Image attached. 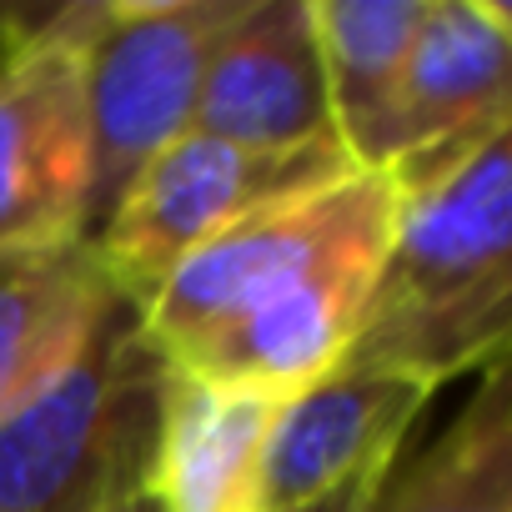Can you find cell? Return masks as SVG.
<instances>
[{"instance_id":"6da1fadb","label":"cell","mask_w":512,"mask_h":512,"mask_svg":"<svg viewBox=\"0 0 512 512\" xmlns=\"http://www.w3.org/2000/svg\"><path fill=\"white\" fill-rule=\"evenodd\" d=\"M512 367V126L402 196L362 332L337 372L442 387Z\"/></svg>"},{"instance_id":"7a4b0ae2","label":"cell","mask_w":512,"mask_h":512,"mask_svg":"<svg viewBox=\"0 0 512 512\" xmlns=\"http://www.w3.org/2000/svg\"><path fill=\"white\" fill-rule=\"evenodd\" d=\"M402 191L387 171L352 166L337 181L256 206L166 277L136 312L141 342L171 367L226 322L302 292L347 267H382L397 231Z\"/></svg>"},{"instance_id":"3957f363","label":"cell","mask_w":512,"mask_h":512,"mask_svg":"<svg viewBox=\"0 0 512 512\" xmlns=\"http://www.w3.org/2000/svg\"><path fill=\"white\" fill-rule=\"evenodd\" d=\"M161 382L136 312L116 317L56 387L0 417V512H96L141 492Z\"/></svg>"},{"instance_id":"277c9868","label":"cell","mask_w":512,"mask_h":512,"mask_svg":"<svg viewBox=\"0 0 512 512\" xmlns=\"http://www.w3.org/2000/svg\"><path fill=\"white\" fill-rule=\"evenodd\" d=\"M251 0H111L86 31L91 236L126 181L196 121L206 71Z\"/></svg>"},{"instance_id":"5b68a950","label":"cell","mask_w":512,"mask_h":512,"mask_svg":"<svg viewBox=\"0 0 512 512\" xmlns=\"http://www.w3.org/2000/svg\"><path fill=\"white\" fill-rule=\"evenodd\" d=\"M352 166L357 161L337 141L302 151H251L186 131L126 181V191L91 236L96 262L111 277L116 297L141 312L166 287V277L211 236L251 216L256 206L337 181Z\"/></svg>"},{"instance_id":"8992f818","label":"cell","mask_w":512,"mask_h":512,"mask_svg":"<svg viewBox=\"0 0 512 512\" xmlns=\"http://www.w3.org/2000/svg\"><path fill=\"white\" fill-rule=\"evenodd\" d=\"M91 16L56 6L0 46V251L91 241Z\"/></svg>"},{"instance_id":"52a82bcc","label":"cell","mask_w":512,"mask_h":512,"mask_svg":"<svg viewBox=\"0 0 512 512\" xmlns=\"http://www.w3.org/2000/svg\"><path fill=\"white\" fill-rule=\"evenodd\" d=\"M512 126V41L482 0H432L407 56L367 171H387L402 196L442 181Z\"/></svg>"},{"instance_id":"ba28073f","label":"cell","mask_w":512,"mask_h":512,"mask_svg":"<svg viewBox=\"0 0 512 512\" xmlns=\"http://www.w3.org/2000/svg\"><path fill=\"white\" fill-rule=\"evenodd\" d=\"M191 131L251 151L337 141L312 0H251L206 71Z\"/></svg>"},{"instance_id":"9c48e42d","label":"cell","mask_w":512,"mask_h":512,"mask_svg":"<svg viewBox=\"0 0 512 512\" xmlns=\"http://www.w3.org/2000/svg\"><path fill=\"white\" fill-rule=\"evenodd\" d=\"M432 387L387 372H332L292 397L267 437V512H302L367 472L397 467L402 437L422 417Z\"/></svg>"},{"instance_id":"30bf717a","label":"cell","mask_w":512,"mask_h":512,"mask_svg":"<svg viewBox=\"0 0 512 512\" xmlns=\"http://www.w3.org/2000/svg\"><path fill=\"white\" fill-rule=\"evenodd\" d=\"M277 412L282 402L262 392L166 372L141 497L156 512H267L262 462Z\"/></svg>"},{"instance_id":"8fae6325","label":"cell","mask_w":512,"mask_h":512,"mask_svg":"<svg viewBox=\"0 0 512 512\" xmlns=\"http://www.w3.org/2000/svg\"><path fill=\"white\" fill-rule=\"evenodd\" d=\"M96 246L0 251V417L56 387L121 317ZM131 312V307H126Z\"/></svg>"},{"instance_id":"7c38bea8","label":"cell","mask_w":512,"mask_h":512,"mask_svg":"<svg viewBox=\"0 0 512 512\" xmlns=\"http://www.w3.org/2000/svg\"><path fill=\"white\" fill-rule=\"evenodd\" d=\"M427 11L432 0H312L337 141L362 171Z\"/></svg>"},{"instance_id":"4fadbf2b","label":"cell","mask_w":512,"mask_h":512,"mask_svg":"<svg viewBox=\"0 0 512 512\" xmlns=\"http://www.w3.org/2000/svg\"><path fill=\"white\" fill-rule=\"evenodd\" d=\"M377 512H512V367L487 372L462 417L387 477Z\"/></svg>"},{"instance_id":"5bb4252c","label":"cell","mask_w":512,"mask_h":512,"mask_svg":"<svg viewBox=\"0 0 512 512\" xmlns=\"http://www.w3.org/2000/svg\"><path fill=\"white\" fill-rule=\"evenodd\" d=\"M387 477H392V467L387 472H367V477L347 482L342 492H332V497H322V502H312L302 512H377V497H382Z\"/></svg>"},{"instance_id":"9a60e30c","label":"cell","mask_w":512,"mask_h":512,"mask_svg":"<svg viewBox=\"0 0 512 512\" xmlns=\"http://www.w3.org/2000/svg\"><path fill=\"white\" fill-rule=\"evenodd\" d=\"M482 11L492 16V26L512 41V0H482Z\"/></svg>"},{"instance_id":"2e32d148","label":"cell","mask_w":512,"mask_h":512,"mask_svg":"<svg viewBox=\"0 0 512 512\" xmlns=\"http://www.w3.org/2000/svg\"><path fill=\"white\" fill-rule=\"evenodd\" d=\"M141 502H146V497H141V492H131V497H111V502H101L96 512H141Z\"/></svg>"}]
</instances>
